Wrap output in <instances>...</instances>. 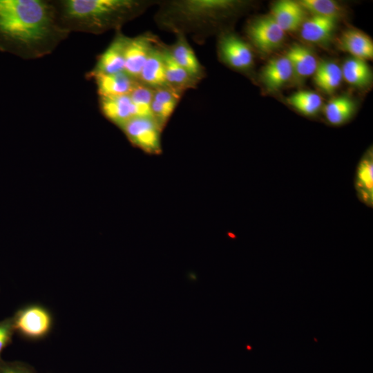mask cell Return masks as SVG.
Here are the masks:
<instances>
[{
  "label": "cell",
  "mask_w": 373,
  "mask_h": 373,
  "mask_svg": "<svg viewBox=\"0 0 373 373\" xmlns=\"http://www.w3.org/2000/svg\"><path fill=\"white\" fill-rule=\"evenodd\" d=\"M12 317L15 332L29 341L44 338L53 326V317L50 312L38 304L20 308Z\"/></svg>",
  "instance_id": "4"
},
{
  "label": "cell",
  "mask_w": 373,
  "mask_h": 373,
  "mask_svg": "<svg viewBox=\"0 0 373 373\" xmlns=\"http://www.w3.org/2000/svg\"><path fill=\"white\" fill-rule=\"evenodd\" d=\"M294 75L291 65L284 55L269 60L262 68L260 77L271 92L282 88Z\"/></svg>",
  "instance_id": "17"
},
{
  "label": "cell",
  "mask_w": 373,
  "mask_h": 373,
  "mask_svg": "<svg viewBox=\"0 0 373 373\" xmlns=\"http://www.w3.org/2000/svg\"><path fill=\"white\" fill-rule=\"evenodd\" d=\"M160 42L159 40L151 50L137 79L140 84L153 90L168 86Z\"/></svg>",
  "instance_id": "13"
},
{
  "label": "cell",
  "mask_w": 373,
  "mask_h": 373,
  "mask_svg": "<svg viewBox=\"0 0 373 373\" xmlns=\"http://www.w3.org/2000/svg\"><path fill=\"white\" fill-rule=\"evenodd\" d=\"M54 1L0 0V48L23 59L51 53L69 35Z\"/></svg>",
  "instance_id": "1"
},
{
  "label": "cell",
  "mask_w": 373,
  "mask_h": 373,
  "mask_svg": "<svg viewBox=\"0 0 373 373\" xmlns=\"http://www.w3.org/2000/svg\"><path fill=\"white\" fill-rule=\"evenodd\" d=\"M285 33L271 15L255 19L247 27L248 38L263 53L278 48L284 41Z\"/></svg>",
  "instance_id": "7"
},
{
  "label": "cell",
  "mask_w": 373,
  "mask_h": 373,
  "mask_svg": "<svg viewBox=\"0 0 373 373\" xmlns=\"http://www.w3.org/2000/svg\"><path fill=\"white\" fill-rule=\"evenodd\" d=\"M217 50L220 60L233 69L247 71L254 64V54L250 46L230 31L218 35Z\"/></svg>",
  "instance_id": "6"
},
{
  "label": "cell",
  "mask_w": 373,
  "mask_h": 373,
  "mask_svg": "<svg viewBox=\"0 0 373 373\" xmlns=\"http://www.w3.org/2000/svg\"><path fill=\"white\" fill-rule=\"evenodd\" d=\"M160 39L151 32L134 37L126 36L124 48V72L137 81L141 70Z\"/></svg>",
  "instance_id": "8"
},
{
  "label": "cell",
  "mask_w": 373,
  "mask_h": 373,
  "mask_svg": "<svg viewBox=\"0 0 373 373\" xmlns=\"http://www.w3.org/2000/svg\"><path fill=\"white\" fill-rule=\"evenodd\" d=\"M307 14L298 1L282 0L273 6L270 15L285 32H294L301 27Z\"/></svg>",
  "instance_id": "12"
},
{
  "label": "cell",
  "mask_w": 373,
  "mask_h": 373,
  "mask_svg": "<svg viewBox=\"0 0 373 373\" xmlns=\"http://www.w3.org/2000/svg\"><path fill=\"white\" fill-rule=\"evenodd\" d=\"M175 41L166 48L175 61L183 68L198 82L206 76L204 67L198 60L193 49L182 33L175 34Z\"/></svg>",
  "instance_id": "9"
},
{
  "label": "cell",
  "mask_w": 373,
  "mask_h": 373,
  "mask_svg": "<svg viewBox=\"0 0 373 373\" xmlns=\"http://www.w3.org/2000/svg\"><path fill=\"white\" fill-rule=\"evenodd\" d=\"M99 104L104 116L119 128L135 117L129 95L99 96Z\"/></svg>",
  "instance_id": "11"
},
{
  "label": "cell",
  "mask_w": 373,
  "mask_h": 373,
  "mask_svg": "<svg viewBox=\"0 0 373 373\" xmlns=\"http://www.w3.org/2000/svg\"><path fill=\"white\" fill-rule=\"evenodd\" d=\"M337 19L313 15L300 27L301 37L312 44L326 43L334 32Z\"/></svg>",
  "instance_id": "18"
},
{
  "label": "cell",
  "mask_w": 373,
  "mask_h": 373,
  "mask_svg": "<svg viewBox=\"0 0 373 373\" xmlns=\"http://www.w3.org/2000/svg\"><path fill=\"white\" fill-rule=\"evenodd\" d=\"M126 36L120 30L106 50L97 57L94 68L87 74L91 78L99 74H114L124 71V48Z\"/></svg>",
  "instance_id": "10"
},
{
  "label": "cell",
  "mask_w": 373,
  "mask_h": 373,
  "mask_svg": "<svg viewBox=\"0 0 373 373\" xmlns=\"http://www.w3.org/2000/svg\"><path fill=\"white\" fill-rule=\"evenodd\" d=\"M302 7L313 15L338 19L343 15V8L336 1L331 0L298 1Z\"/></svg>",
  "instance_id": "26"
},
{
  "label": "cell",
  "mask_w": 373,
  "mask_h": 373,
  "mask_svg": "<svg viewBox=\"0 0 373 373\" xmlns=\"http://www.w3.org/2000/svg\"><path fill=\"white\" fill-rule=\"evenodd\" d=\"M354 189L359 201L373 206V155L369 149L359 160L355 171Z\"/></svg>",
  "instance_id": "14"
},
{
  "label": "cell",
  "mask_w": 373,
  "mask_h": 373,
  "mask_svg": "<svg viewBox=\"0 0 373 373\" xmlns=\"http://www.w3.org/2000/svg\"><path fill=\"white\" fill-rule=\"evenodd\" d=\"M61 26L69 32L102 34L120 30L157 5L156 0H62L54 1Z\"/></svg>",
  "instance_id": "3"
},
{
  "label": "cell",
  "mask_w": 373,
  "mask_h": 373,
  "mask_svg": "<svg viewBox=\"0 0 373 373\" xmlns=\"http://www.w3.org/2000/svg\"><path fill=\"white\" fill-rule=\"evenodd\" d=\"M355 109L354 101L347 96H340L331 99L324 108L327 122L335 126L347 122Z\"/></svg>",
  "instance_id": "22"
},
{
  "label": "cell",
  "mask_w": 373,
  "mask_h": 373,
  "mask_svg": "<svg viewBox=\"0 0 373 373\" xmlns=\"http://www.w3.org/2000/svg\"><path fill=\"white\" fill-rule=\"evenodd\" d=\"M120 128L129 142L144 153L151 155L162 153V130L152 117H135Z\"/></svg>",
  "instance_id": "5"
},
{
  "label": "cell",
  "mask_w": 373,
  "mask_h": 373,
  "mask_svg": "<svg viewBox=\"0 0 373 373\" xmlns=\"http://www.w3.org/2000/svg\"><path fill=\"white\" fill-rule=\"evenodd\" d=\"M339 47L352 55V57L366 60L373 57V42L364 32L348 29L339 38Z\"/></svg>",
  "instance_id": "19"
},
{
  "label": "cell",
  "mask_w": 373,
  "mask_h": 373,
  "mask_svg": "<svg viewBox=\"0 0 373 373\" xmlns=\"http://www.w3.org/2000/svg\"><path fill=\"white\" fill-rule=\"evenodd\" d=\"M285 56L291 65L294 75L301 78L314 75L318 64L314 53L300 44H293L288 48Z\"/></svg>",
  "instance_id": "20"
},
{
  "label": "cell",
  "mask_w": 373,
  "mask_h": 373,
  "mask_svg": "<svg viewBox=\"0 0 373 373\" xmlns=\"http://www.w3.org/2000/svg\"><path fill=\"white\" fill-rule=\"evenodd\" d=\"M289 104L305 115H314L322 105V99L316 93L301 90L287 97Z\"/></svg>",
  "instance_id": "24"
},
{
  "label": "cell",
  "mask_w": 373,
  "mask_h": 373,
  "mask_svg": "<svg viewBox=\"0 0 373 373\" xmlns=\"http://www.w3.org/2000/svg\"><path fill=\"white\" fill-rule=\"evenodd\" d=\"M343 78L350 84L363 87L372 79L371 70L363 59L352 57L347 59L341 68Z\"/></svg>",
  "instance_id": "23"
},
{
  "label": "cell",
  "mask_w": 373,
  "mask_h": 373,
  "mask_svg": "<svg viewBox=\"0 0 373 373\" xmlns=\"http://www.w3.org/2000/svg\"><path fill=\"white\" fill-rule=\"evenodd\" d=\"M160 48L164 64L165 77L167 86L183 94L189 89L195 88L199 84L175 60L167 50L166 46L162 41Z\"/></svg>",
  "instance_id": "15"
},
{
  "label": "cell",
  "mask_w": 373,
  "mask_h": 373,
  "mask_svg": "<svg viewBox=\"0 0 373 373\" xmlns=\"http://www.w3.org/2000/svg\"><path fill=\"white\" fill-rule=\"evenodd\" d=\"M128 95L133 105L135 117H151L153 89L138 82Z\"/></svg>",
  "instance_id": "25"
},
{
  "label": "cell",
  "mask_w": 373,
  "mask_h": 373,
  "mask_svg": "<svg viewBox=\"0 0 373 373\" xmlns=\"http://www.w3.org/2000/svg\"><path fill=\"white\" fill-rule=\"evenodd\" d=\"M343 79L341 68L336 63L323 61L318 63L314 74L316 85L327 93H333Z\"/></svg>",
  "instance_id": "21"
},
{
  "label": "cell",
  "mask_w": 373,
  "mask_h": 373,
  "mask_svg": "<svg viewBox=\"0 0 373 373\" xmlns=\"http://www.w3.org/2000/svg\"><path fill=\"white\" fill-rule=\"evenodd\" d=\"M0 373H37L29 364L21 361H0Z\"/></svg>",
  "instance_id": "28"
},
{
  "label": "cell",
  "mask_w": 373,
  "mask_h": 373,
  "mask_svg": "<svg viewBox=\"0 0 373 373\" xmlns=\"http://www.w3.org/2000/svg\"><path fill=\"white\" fill-rule=\"evenodd\" d=\"M91 78L95 82L99 96L128 95L138 84L137 80L124 71L114 74L96 75Z\"/></svg>",
  "instance_id": "16"
},
{
  "label": "cell",
  "mask_w": 373,
  "mask_h": 373,
  "mask_svg": "<svg viewBox=\"0 0 373 373\" xmlns=\"http://www.w3.org/2000/svg\"><path fill=\"white\" fill-rule=\"evenodd\" d=\"M15 332L13 318L9 317L0 321V361L3 350L12 343Z\"/></svg>",
  "instance_id": "27"
},
{
  "label": "cell",
  "mask_w": 373,
  "mask_h": 373,
  "mask_svg": "<svg viewBox=\"0 0 373 373\" xmlns=\"http://www.w3.org/2000/svg\"><path fill=\"white\" fill-rule=\"evenodd\" d=\"M243 4L233 0L159 1L153 20L163 31L182 33L203 44L212 35L222 33L221 22Z\"/></svg>",
  "instance_id": "2"
}]
</instances>
